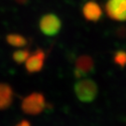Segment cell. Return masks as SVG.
Segmentation results:
<instances>
[{
	"label": "cell",
	"mask_w": 126,
	"mask_h": 126,
	"mask_svg": "<svg viewBox=\"0 0 126 126\" xmlns=\"http://www.w3.org/2000/svg\"><path fill=\"white\" fill-rule=\"evenodd\" d=\"M74 91L79 101L83 103H91L97 96L98 87L93 79H82L75 84Z\"/></svg>",
	"instance_id": "1"
},
{
	"label": "cell",
	"mask_w": 126,
	"mask_h": 126,
	"mask_svg": "<svg viewBox=\"0 0 126 126\" xmlns=\"http://www.w3.org/2000/svg\"><path fill=\"white\" fill-rule=\"evenodd\" d=\"M46 108L45 96L40 93H33L24 97L22 102V109L29 115H37Z\"/></svg>",
	"instance_id": "2"
},
{
	"label": "cell",
	"mask_w": 126,
	"mask_h": 126,
	"mask_svg": "<svg viewBox=\"0 0 126 126\" xmlns=\"http://www.w3.org/2000/svg\"><path fill=\"white\" fill-rule=\"evenodd\" d=\"M39 29L45 36H54L58 35L62 29V21L53 13L45 14L39 21Z\"/></svg>",
	"instance_id": "3"
},
{
	"label": "cell",
	"mask_w": 126,
	"mask_h": 126,
	"mask_svg": "<svg viewBox=\"0 0 126 126\" xmlns=\"http://www.w3.org/2000/svg\"><path fill=\"white\" fill-rule=\"evenodd\" d=\"M105 11L110 19L118 22L126 21V0H107Z\"/></svg>",
	"instance_id": "4"
},
{
	"label": "cell",
	"mask_w": 126,
	"mask_h": 126,
	"mask_svg": "<svg viewBox=\"0 0 126 126\" xmlns=\"http://www.w3.org/2000/svg\"><path fill=\"white\" fill-rule=\"evenodd\" d=\"M94 62L89 55H81L76 60L75 63V77L77 79H82L88 76L94 71Z\"/></svg>",
	"instance_id": "5"
},
{
	"label": "cell",
	"mask_w": 126,
	"mask_h": 126,
	"mask_svg": "<svg viewBox=\"0 0 126 126\" xmlns=\"http://www.w3.org/2000/svg\"><path fill=\"white\" fill-rule=\"evenodd\" d=\"M46 59V53L43 50H36L33 53L29 55V57L25 61V68L27 72L33 74V73L39 72L44 66Z\"/></svg>",
	"instance_id": "6"
},
{
	"label": "cell",
	"mask_w": 126,
	"mask_h": 126,
	"mask_svg": "<svg viewBox=\"0 0 126 126\" xmlns=\"http://www.w3.org/2000/svg\"><path fill=\"white\" fill-rule=\"evenodd\" d=\"M82 14H83L84 18L87 21L97 22L102 17L103 10H102L101 7L96 2L89 1V2H87L83 6V8H82Z\"/></svg>",
	"instance_id": "7"
},
{
	"label": "cell",
	"mask_w": 126,
	"mask_h": 126,
	"mask_svg": "<svg viewBox=\"0 0 126 126\" xmlns=\"http://www.w3.org/2000/svg\"><path fill=\"white\" fill-rule=\"evenodd\" d=\"M13 101V90L7 83H0V110L7 109Z\"/></svg>",
	"instance_id": "8"
},
{
	"label": "cell",
	"mask_w": 126,
	"mask_h": 126,
	"mask_svg": "<svg viewBox=\"0 0 126 126\" xmlns=\"http://www.w3.org/2000/svg\"><path fill=\"white\" fill-rule=\"evenodd\" d=\"M6 40L9 45L16 47V48H22L27 44V39L23 36L18 34H9L6 37Z\"/></svg>",
	"instance_id": "9"
},
{
	"label": "cell",
	"mask_w": 126,
	"mask_h": 126,
	"mask_svg": "<svg viewBox=\"0 0 126 126\" xmlns=\"http://www.w3.org/2000/svg\"><path fill=\"white\" fill-rule=\"evenodd\" d=\"M30 54H31V52L29 50H19L14 51L12 53V59L15 63L20 64V63H24L28 59Z\"/></svg>",
	"instance_id": "10"
},
{
	"label": "cell",
	"mask_w": 126,
	"mask_h": 126,
	"mask_svg": "<svg viewBox=\"0 0 126 126\" xmlns=\"http://www.w3.org/2000/svg\"><path fill=\"white\" fill-rule=\"evenodd\" d=\"M114 62L116 64L124 67L126 65V51L125 50H118L114 54Z\"/></svg>",
	"instance_id": "11"
},
{
	"label": "cell",
	"mask_w": 126,
	"mask_h": 126,
	"mask_svg": "<svg viewBox=\"0 0 126 126\" xmlns=\"http://www.w3.org/2000/svg\"><path fill=\"white\" fill-rule=\"evenodd\" d=\"M16 126H31V125H30L29 122H27V121H23V122H21Z\"/></svg>",
	"instance_id": "12"
},
{
	"label": "cell",
	"mask_w": 126,
	"mask_h": 126,
	"mask_svg": "<svg viewBox=\"0 0 126 126\" xmlns=\"http://www.w3.org/2000/svg\"><path fill=\"white\" fill-rule=\"evenodd\" d=\"M18 4H21V5H23V4H25V3H27V1L28 0H15Z\"/></svg>",
	"instance_id": "13"
}]
</instances>
